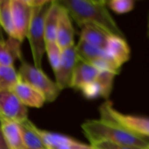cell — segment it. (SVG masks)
Returning <instances> with one entry per match:
<instances>
[{
	"label": "cell",
	"mask_w": 149,
	"mask_h": 149,
	"mask_svg": "<svg viewBox=\"0 0 149 149\" xmlns=\"http://www.w3.org/2000/svg\"><path fill=\"white\" fill-rule=\"evenodd\" d=\"M105 52L120 68L130 58V47L126 38L121 37L110 35L105 47Z\"/></svg>",
	"instance_id": "cell-9"
},
{
	"label": "cell",
	"mask_w": 149,
	"mask_h": 149,
	"mask_svg": "<svg viewBox=\"0 0 149 149\" xmlns=\"http://www.w3.org/2000/svg\"><path fill=\"white\" fill-rule=\"evenodd\" d=\"M147 36H148V38L149 39V12L148 16V23H147Z\"/></svg>",
	"instance_id": "cell-30"
},
{
	"label": "cell",
	"mask_w": 149,
	"mask_h": 149,
	"mask_svg": "<svg viewBox=\"0 0 149 149\" xmlns=\"http://www.w3.org/2000/svg\"><path fill=\"white\" fill-rule=\"evenodd\" d=\"M21 42L14 38L9 37L8 39L0 43V65L13 66L16 60L22 58Z\"/></svg>",
	"instance_id": "cell-14"
},
{
	"label": "cell",
	"mask_w": 149,
	"mask_h": 149,
	"mask_svg": "<svg viewBox=\"0 0 149 149\" xmlns=\"http://www.w3.org/2000/svg\"><path fill=\"white\" fill-rule=\"evenodd\" d=\"M0 127H1V122H0Z\"/></svg>",
	"instance_id": "cell-32"
},
{
	"label": "cell",
	"mask_w": 149,
	"mask_h": 149,
	"mask_svg": "<svg viewBox=\"0 0 149 149\" xmlns=\"http://www.w3.org/2000/svg\"><path fill=\"white\" fill-rule=\"evenodd\" d=\"M116 74L111 72H99L96 78L97 83L100 85L102 92V98L107 100L112 93L113 81Z\"/></svg>",
	"instance_id": "cell-22"
},
{
	"label": "cell",
	"mask_w": 149,
	"mask_h": 149,
	"mask_svg": "<svg viewBox=\"0 0 149 149\" xmlns=\"http://www.w3.org/2000/svg\"><path fill=\"white\" fill-rule=\"evenodd\" d=\"M81 127L91 145L107 141L137 149L145 148L149 145L148 141L100 119L86 120Z\"/></svg>",
	"instance_id": "cell-2"
},
{
	"label": "cell",
	"mask_w": 149,
	"mask_h": 149,
	"mask_svg": "<svg viewBox=\"0 0 149 149\" xmlns=\"http://www.w3.org/2000/svg\"><path fill=\"white\" fill-rule=\"evenodd\" d=\"M5 39H4V37H3V29L1 27V24H0V43L3 42Z\"/></svg>",
	"instance_id": "cell-29"
},
{
	"label": "cell",
	"mask_w": 149,
	"mask_h": 149,
	"mask_svg": "<svg viewBox=\"0 0 149 149\" xmlns=\"http://www.w3.org/2000/svg\"><path fill=\"white\" fill-rule=\"evenodd\" d=\"M20 76L14 66L0 65V91L10 90L20 80Z\"/></svg>",
	"instance_id": "cell-21"
},
{
	"label": "cell",
	"mask_w": 149,
	"mask_h": 149,
	"mask_svg": "<svg viewBox=\"0 0 149 149\" xmlns=\"http://www.w3.org/2000/svg\"><path fill=\"white\" fill-rule=\"evenodd\" d=\"M27 107L10 90L0 91V120L21 123L28 118Z\"/></svg>",
	"instance_id": "cell-6"
},
{
	"label": "cell",
	"mask_w": 149,
	"mask_h": 149,
	"mask_svg": "<svg viewBox=\"0 0 149 149\" xmlns=\"http://www.w3.org/2000/svg\"><path fill=\"white\" fill-rule=\"evenodd\" d=\"M143 149H149V145H148V147H146L145 148H143Z\"/></svg>",
	"instance_id": "cell-31"
},
{
	"label": "cell",
	"mask_w": 149,
	"mask_h": 149,
	"mask_svg": "<svg viewBox=\"0 0 149 149\" xmlns=\"http://www.w3.org/2000/svg\"><path fill=\"white\" fill-rule=\"evenodd\" d=\"M80 91H81L82 94L84 95V97L88 100H94V99L102 97L101 88L96 80L84 86L80 89Z\"/></svg>",
	"instance_id": "cell-25"
},
{
	"label": "cell",
	"mask_w": 149,
	"mask_h": 149,
	"mask_svg": "<svg viewBox=\"0 0 149 149\" xmlns=\"http://www.w3.org/2000/svg\"><path fill=\"white\" fill-rule=\"evenodd\" d=\"M94 149H95V148H94Z\"/></svg>",
	"instance_id": "cell-33"
},
{
	"label": "cell",
	"mask_w": 149,
	"mask_h": 149,
	"mask_svg": "<svg viewBox=\"0 0 149 149\" xmlns=\"http://www.w3.org/2000/svg\"><path fill=\"white\" fill-rule=\"evenodd\" d=\"M76 47V52L79 57V59L86 63L91 64L93 60L103 57L106 54L104 49H100L93 45H90L81 39H79Z\"/></svg>",
	"instance_id": "cell-18"
},
{
	"label": "cell",
	"mask_w": 149,
	"mask_h": 149,
	"mask_svg": "<svg viewBox=\"0 0 149 149\" xmlns=\"http://www.w3.org/2000/svg\"><path fill=\"white\" fill-rule=\"evenodd\" d=\"M52 0H49L44 5L32 7L31 18L26 36L30 43L34 66L39 69L42 67V59L45 52V21Z\"/></svg>",
	"instance_id": "cell-4"
},
{
	"label": "cell",
	"mask_w": 149,
	"mask_h": 149,
	"mask_svg": "<svg viewBox=\"0 0 149 149\" xmlns=\"http://www.w3.org/2000/svg\"><path fill=\"white\" fill-rule=\"evenodd\" d=\"M1 131L9 149H25L19 123L1 120Z\"/></svg>",
	"instance_id": "cell-13"
},
{
	"label": "cell",
	"mask_w": 149,
	"mask_h": 149,
	"mask_svg": "<svg viewBox=\"0 0 149 149\" xmlns=\"http://www.w3.org/2000/svg\"><path fill=\"white\" fill-rule=\"evenodd\" d=\"M109 36L110 35L107 31L96 25L85 24L81 27L79 39L96 47L105 50Z\"/></svg>",
	"instance_id": "cell-16"
},
{
	"label": "cell",
	"mask_w": 149,
	"mask_h": 149,
	"mask_svg": "<svg viewBox=\"0 0 149 149\" xmlns=\"http://www.w3.org/2000/svg\"><path fill=\"white\" fill-rule=\"evenodd\" d=\"M100 120L117 125L149 141V118L121 113L113 107V103L109 100L100 106Z\"/></svg>",
	"instance_id": "cell-3"
},
{
	"label": "cell",
	"mask_w": 149,
	"mask_h": 149,
	"mask_svg": "<svg viewBox=\"0 0 149 149\" xmlns=\"http://www.w3.org/2000/svg\"><path fill=\"white\" fill-rule=\"evenodd\" d=\"M22 132L23 143L25 149H46L41 137L38 133V127L28 119L19 123Z\"/></svg>",
	"instance_id": "cell-17"
},
{
	"label": "cell",
	"mask_w": 149,
	"mask_h": 149,
	"mask_svg": "<svg viewBox=\"0 0 149 149\" xmlns=\"http://www.w3.org/2000/svg\"><path fill=\"white\" fill-rule=\"evenodd\" d=\"M18 74L21 80L29 84L43 94L47 102L56 100L61 92L56 82H53L42 69L37 68L25 61L22 62Z\"/></svg>",
	"instance_id": "cell-5"
},
{
	"label": "cell",
	"mask_w": 149,
	"mask_h": 149,
	"mask_svg": "<svg viewBox=\"0 0 149 149\" xmlns=\"http://www.w3.org/2000/svg\"><path fill=\"white\" fill-rule=\"evenodd\" d=\"M56 43L61 50L74 45V28L69 12L63 6L59 13Z\"/></svg>",
	"instance_id": "cell-11"
},
{
	"label": "cell",
	"mask_w": 149,
	"mask_h": 149,
	"mask_svg": "<svg viewBox=\"0 0 149 149\" xmlns=\"http://www.w3.org/2000/svg\"><path fill=\"white\" fill-rule=\"evenodd\" d=\"M70 17L82 27L85 24L96 25L109 35L125 38L123 31L110 14L107 2L103 0H59Z\"/></svg>",
	"instance_id": "cell-1"
},
{
	"label": "cell",
	"mask_w": 149,
	"mask_h": 149,
	"mask_svg": "<svg viewBox=\"0 0 149 149\" xmlns=\"http://www.w3.org/2000/svg\"><path fill=\"white\" fill-rule=\"evenodd\" d=\"M99 74V71L91 64L79 59L75 67L71 88L80 90L84 86L94 81Z\"/></svg>",
	"instance_id": "cell-12"
},
{
	"label": "cell",
	"mask_w": 149,
	"mask_h": 149,
	"mask_svg": "<svg viewBox=\"0 0 149 149\" xmlns=\"http://www.w3.org/2000/svg\"><path fill=\"white\" fill-rule=\"evenodd\" d=\"M61 5L58 1H52L50 9L45 21V44L56 43L57 30L58 24Z\"/></svg>",
	"instance_id": "cell-15"
},
{
	"label": "cell",
	"mask_w": 149,
	"mask_h": 149,
	"mask_svg": "<svg viewBox=\"0 0 149 149\" xmlns=\"http://www.w3.org/2000/svg\"><path fill=\"white\" fill-rule=\"evenodd\" d=\"M75 149H94L91 145L88 146V145H86V144H83V143H80L79 142L76 146Z\"/></svg>",
	"instance_id": "cell-28"
},
{
	"label": "cell",
	"mask_w": 149,
	"mask_h": 149,
	"mask_svg": "<svg viewBox=\"0 0 149 149\" xmlns=\"http://www.w3.org/2000/svg\"><path fill=\"white\" fill-rule=\"evenodd\" d=\"M0 24L9 37L15 38V28L12 21L10 0H0Z\"/></svg>",
	"instance_id": "cell-20"
},
{
	"label": "cell",
	"mask_w": 149,
	"mask_h": 149,
	"mask_svg": "<svg viewBox=\"0 0 149 149\" xmlns=\"http://www.w3.org/2000/svg\"><path fill=\"white\" fill-rule=\"evenodd\" d=\"M10 8L15 28V38L22 43L28 33L32 8L26 0H10Z\"/></svg>",
	"instance_id": "cell-8"
},
{
	"label": "cell",
	"mask_w": 149,
	"mask_h": 149,
	"mask_svg": "<svg viewBox=\"0 0 149 149\" xmlns=\"http://www.w3.org/2000/svg\"><path fill=\"white\" fill-rule=\"evenodd\" d=\"M0 149H9L4 141V139H3V134L1 131V127H0Z\"/></svg>",
	"instance_id": "cell-27"
},
{
	"label": "cell",
	"mask_w": 149,
	"mask_h": 149,
	"mask_svg": "<svg viewBox=\"0 0 149 149\" xmlns=\"http://www.w3.org/2000/svg\"><path fill=\"white\" fill-rule=\"evenodd\" d=\"M107 6L117 14H126L134 9L133 0H112L107 2Z\"/></svg>",
	"instance_id": "cell-24"
},
{
	"label": "cell",
	"mask_w": 149,
	"mask_h": 149,
	"mask_svg": "<svg viewBox=\"0 0 149 149\" xmlns=\"http://www.w3.org/2000/svg\"><path fill=\"white\" fill-rule=\"evenodd\" d=\"M11 92L26 107L40 108L45 102V99L43 94L21 79L14 86Z\"/></svg>",
	"instance_id": "cell-10"
},
{
	"label": "cell",
	"mask_w": 149,
	"mask_h": 149,
	"mask_svg": "<svg viewBox=\"0 0 149 149\" xmlns=\"http://www.w3.org/2000/svg\"><path fill=\"white\" fill-rule=\"evenodd\" d=\"M91 146L95 149H137L129 148V147H127V146H124V145L107 142V141L98 142V143H95V144L91 145Z\"/></svg>",
	"instance_id": "cell-26"
},
{
	"label": "cell",
	"mask_w": 149,
	"mask_h": 149,
	"mask_svg": "<svg viewBox=\"0 0 149 149\" xmlns=\"http://www.w3.org/2000/svg\"><path fill=\"white\" fill-rule=\"evenodd\" d=\"M38 133L46 149H59L73 141V139L68 136L41 130L39 128H38Z\"/></svg>",
	"instance_id": "cell-19"
},
{
	"label": "cell",
	"mask_w": 149,
	"mask_h": 149,
	"mask_svg": "<svg viewBox=\"0 0 149 149\" xmlns=\"http://www.w3.org/2000/svg\"><path fill=\"white\" fill-rule=\"evenodd\" d=\"M45 52L47 53L50 65L53 72H55L58 70L60 64L62 50L58 45L57 43H50V44H45Z\"/></svg>",
	"instance_id": "cell-23"
},
{
	"label": "cell",
	"mask_w": 149,
	"mask_h": 149,
	"mask_svg": "<svg viewBox=\"0 0 149 149\" xmlns=\"http://www.w3.org/2000/svg\"><path fill=\"white\" fill-rule=\"evenodd\" d=\"M78 62L79 57L76 52L75 45L62 50L59 66L54 72L56 84L60 91L71 87L73 72Z\"/></svg>",
	"instance_id": "cell-7"
}]
</instances>
